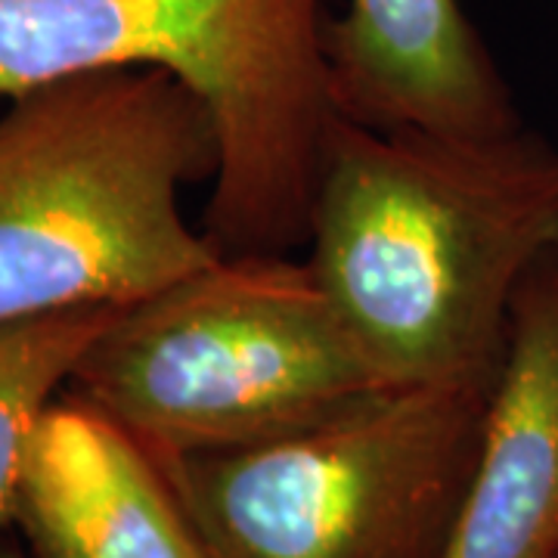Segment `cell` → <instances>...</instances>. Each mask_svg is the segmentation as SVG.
Masks as SVG:
<instances>
[{
  "label": "cell",
  "mask_w": 558,
  "mask_h": 558,
  "mask_svg": "<svg viewBox=\"0 0 558 558\" xmlns=\"http://www.w3.org/2000/svg\"><path fill=\"white\" fill-rule=\"evenodd\" d=\"M558 220V153L524 131L447 137L341 116L311 270L388 388L494 379Z\"/></svg>",
  "instance_id": "1"
},
{
  "label": "cell",
  "mask_w": 558,
  "mask_h": 558,
  "mask_svg": "<svg viewBox=\"0 0 558 558\" xmlns=\"http://www.w3.org/2000/svg\"><path fill=\"white\" fill-rule=\"evenodd\" d=\"M0 112V326L128 307L220 258L183 218L218 171L205 106L161 69H97Z\"/></svg>",
  "instance_id": "2"
},
{
  "label": "cell",
  "mask_w": 558,
  "mask_h": 558,
  "mask_svg": "<svg viewBox=\"0 0 558 558\" xmlns=\"http://www.w3.org/2000/svg\"><path fill=\"white\" fill-rule=\"evenodd\" d=\"M323 0H0V100L97 69H161L205 106L220 255H292L341 119Z\"/></svg>",
  "instance_id": "3"
},
{
  "label": "cell",
  "mask_w": 558,
  "mask_h": 558,
  "mask_svg": "<svg viewBox=\"0 0 558 558\" xmlns=\"http://www.w3.org/2000/svg\"><path fill=\"white\" fill-rule=\"evenodd\" d=\"M69 385L156 462L279 438L388 388L289 255H220L121 307Z\"/></svg>",
  "instance_id": "4"
},
{
  "label": "cell",
  "mask_w": 558,
  "mask_h": 558,
  "mask_svg": "<svg viewBox=\"0 0 558 558\" xmlns=\"http://www.w3.org/2000/svg\"><path fill=\"white\" fill-rule=\"evenodd\" d=\"M494 385L381 388L299 432L156 465L205 558H440Z\"/></svg>",
  "instance_id": "5"
},
{
  "label": "cell",
  "mask_w": 558,
  "mask_h": 558,
  "mask_svg": "<svg viewBox=\"0 0 558 558\" xmlns=\"http://www.w3.org/2000/svg\"><path fill=\"white\" fill-rule=\"evenodd\" d=\"M7 524L32 558H205L156 459L75 395L35 422Z\"/></svg>",
  "instance_id": "6"
},
{
  "label": "cell",
  "mask_w": 558,
  "mask_h": 558,
  "mask_svg": "<svg viewBox=\"0 0 558 558\" xmlns=\"http://www.w3.org/2000/svg\"><path fill=\"white\" fill-rule=\"evenodd\" d=\"M440 558H558V252L521 282L475 472Z\"/></svg>",
  "instance_id": "7"
},
{
  "label": "cell",
  "mask_w": 558,
  "mask_h": 558,
  "mask_svg": "<svg viewBox=\"0 0 558 558\" xmlns=\"http://www.w3.org/2000/svg\"><path fill=\"white\" fill-rule=\"evenodd\" d=\"M332 97L381 131L499 137L519 131L509 90L459 0H344L326 20Z\"/></svg>",
  "instance_id": "8"
},
{
  "label": "cell",
  "mask_w": 558,
  "mask_h": 558,
  "mask_svg": "<svg viewBox=\"0 0 558 558\" xmlns=\"http://www.w3.org/2000/svg\"><path fill=\"white\" fill-rule=\"evenodd\" d=\"M121 307H75L0 326V524L40 413Z\"/></svg>",
  "instance_id": "9"
},
{
  "label": "cell",
  "mask_w": 558,
  "mask_h": 558,
  "mask_svg": "<svg viewBox=\"0 0 558 558\" xmlns=\"http://www.w3.org/2000/svg\"><path fill=\"white\" fill-rule=\"evenodd\" d=\"M3 527V524H0ZM0 558H32L20 539H13L7 531H0Z\"/></svg>",
  "instance_id": "10"
},
{
  "label": "cell",
  "mask_w": 558,
  "mask_h": 558,
  "mask_svg": "<svg viewBox=\"0 0 558 558\" xmlns=\"http://www.w3.org/2000/svg\"><path fill=\"white\" fill-rule=\"evenodd\" d=\"M553 248L558 252V220H556V233H553Z\"/></svg>",
  "instance_id": "11"
}]
</instances>
